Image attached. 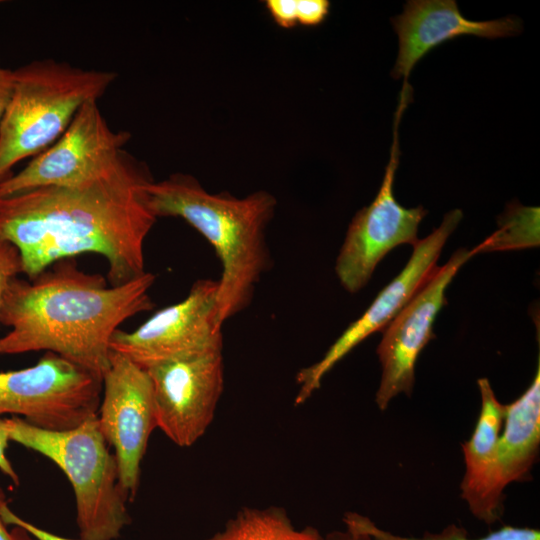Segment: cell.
I'll list each match as a JSON object with an SVG mask.
<instances>
[{
	"instance_id": "1",
	"label": "cell",
	"mask_w": 540,
	"mask_h": 540,
	"mask_svg": "<svg viewBox=\"0 0 540 540\" xmlns=\"http://www.w3.org/2000/svg\"><path fill=\"white\" fill-rule=\"evenodd\" d=\"M148 167L127 151L80 184L50 186L0 199V238L19 252L29 280L52 264L85 253L103 256L107 280L144 274V242L156 222L146 201Z\"/></svg>"
},
{
	"instance_id": "2",
	"label": "cell",
	"mask_w": 540,
	"mask_h": 540,
	"mask_svg": "<svg viewBox=\"0 0 540 540\" xmlns=\"http://www.w3.org/2000/svg\"><path fill=\"white\" fill-rule=\"evenodd\" d=\"M156 279L145 272L121 285L79 270L69 259L32 280L16 277L8 286L0 324V356L51 352L103 377L110 364L113 333L127 319L149 311Z\"/></svg>"
},
{
	"instance_id": "3",
	"label": "cell",
	"mask_w": 540,
	"mask_h": 540,
	"mask_svg": "<svg viewBox=\"0 0 540 540\" xmlns=\"http://www.w3.org/2000/svg\"><path fill=\"white\" fill-rule=\"evenodd\" d=\"M145 192L147 205L156 218L183 219L214 248L221 263L220 323L247 309L261 277L271 268L266 232L275 214L276 198L265 190L244 197L210 193L185 173L153 180Z\"/></svg>"
},
{
	"instance_id": "4",
	"label": "cell",
	"mask_w": 540,
	"mask_h": 540,
	"mask_svg": "<svg viewBox=\"0 0 540 540\" xmlns=\"http://www.w3.org/2000/svg\"><path fill=\"white\" fill-rule=\"evenodd\" d=\"M117 78L111 71L83 69L53 59L14 70V91L0 123V183L21 160L52 145L90 100Z\"/></svg>"
},
{
	"instance_id": "5",
	"label": "cell",
	"mask_w": 540,
	"mask_h": 540,
	"mask_svg": "<svg viewBox=\"0 0 540 540\" xmlns=\"http://www.w3.org/2000/svg\"><path fill=\"white\" fill-rule=\"evenodd\" d=\"M9 437L57 465L70 481L80 540H115L130 523L127 495L97 415L68 430H48L7 418Z\"/></svg>"
},
{
	"instance_id": "6",
	"label": "cell",
	"mask_w": 540,
	"mask_h": 540,
	"mask_svg": "<svg viewBox=\"0 0 540 540\" xmlns=\"http://www.w3.org/2000/svg\"><path fill=\"white\" fill-rule=\"evenodd\" d=\"M102 378L51 352L33 366L0 372V415H22L48 430H68L97 415Z\"/></svg>"
},
{
	"instance_id": "7",
	"label": "cell",
	"mask_w": 540,
	"mask_h": 540,
	"mask_svg": "<svg viewBox=\"0 0 540 540\" xmlns=\"http://www.w3.org/2000/svg\"><path fill=\"white\" fill-rule=\"evenodd\" d=\"M407 101L406 97H400L390 159L378 194L353 217L336 259L335 273L349 293L358 292L368 283L376 266L389 251L402 244L414 246L419 241V224L427 215L423 206L403 207L394 196L400 155L398 125Z\"/></svg>"
},
{
	"instance_id": "8",
	"label": "cell",
	"mask_w": 540,
	"mask_h": 540,
	"mask_svg": "<svg viewBox=\"0 0 540 540\" xmlns=\"http://www.w3.org/2000/svg\"><path fill=\"white\" fill-rule=\"evenodd\" d=\"M130 138L127 131L110 128L96 100L87 101L52 145L0 183V199L41 187L76 185L96 177L118 158Z\"/></svg>"
},
{
	"instance_id": "9",
	"label": "cell",
	"mask_w": 540,
	"mask_h": 540,
	"mask_svg": "<svg viewBox=\"0 0 540 540\" xmlns=\"http://www.w3.org/2000/svg\"><path fill=\"white\" fill-rule=\"evenodd\" d=\"M151 379L157 428L190 447L210 426L224 389L223 343L145 369Z\"/></svg>"
},
{
	"instance_id": "10",
	"label": "cell",
	"mask_w": 540,
	"mask_h": 540,
	"mask_svg": "<svg viewBox=\"0 0 540 540\" xmlns=\"http://www.w3.org/2000/svg\"><path fill=\"white\" fill-rule=\"evenodd\" d=\"M222 326L218 280L199 279L183 300L157 311L134 331L117 329L109 347L147 369L223 343Z\"/></svg>"
},
{
	"instance_id": "11",
	"label": "cell",
	"mask_w": 540,
	"mask_h": 540,
	"mask_svg": "<svg viewBox=\"0 0 540 540\" xmlns=\"http://www.w3.org/2000/svg\"><path fill=\"white\" fill-rule=\"evenodd\" d=\"M102 384L99 427L114 449L119 484L132 500L139 487L150 435L157 428L151 379L144 368L111 350Z\"/></svg>"
},
{
	"instance_id": "12",
	"label": "cell",
	"mask_w": 540,
	"mask_h": 540,
	"mask_svg": "<svg viewBox=\"0 0 540 540\" xmlns=\"http://www.w3.org/2000/svg\"><path fill=\"white\" fill-rule=\"evenodd\" d=\"M462 217L459 209L446 213L440 226L413 246L406 266L378 293L365 312L343 331L319 361L297 373L296 405L308 400L320 388L324 376L358 344L374 332L383 331L395 318L436 269L441 251Z\"/></svg>"
},
{
	"instance_id": "13",
	"label": "cell",
	"mask_w": 540,
	"mask_h": 540,
	"mask_svg": "<svg viewBox=\"0 0 540 540\" xmlns=\"http://www.w3.org/2000/svg\"><path fill=\"white\" fill-rule=\"evenodd\" d=\"M460 248L441 267H436L408 303L383 329L376 349L381 379L375 402L384 411L400 393L410 396L415 383V366L421 351L434 338L436 316L446 304L445 291L459 269L472 257Z\"/></svg>"
},
{
	"instance_id": "14",
	"label": "cell",
	"mask_w": 540,
	"mask_h": 540,
	"mask_svg": "<svg viewBox=\"0 0 540 540\" xmlns=\"http://www.w3.org/2000/svg\"><path fill=\"white\" fill-rule=\"evenodd\" d=\"M399 39L394 78L408 77L416 63L439 44L462 35L501 38L518 34L521 22L513 17L472 21L460 13L454 0H412L392 19Z\"/></svg>"
},
{
	"instance_id": "15",
	"label": "cell",
	"mask_w": 540,
	"mask_h": 540,
	"mask_svg": "<svg viewBox=\"0 0 540 540\" xmlns=\"http://www.w3.org/2000/svg\"><path fill=\"white\" fill-rule=\"evenodd\" d=\"M477 384L481 407L471 437L462 444L465 471L460 490L471 514L492 525L504 511V493L497 481V455L505 405L497 399L487 378L478 379Z\"/></svg>"
},
{
	"instance_id": "16",
	"label": "cell",
	"mask_w": 540,
	"mask_h": 540,
	"mask_svg": "<svg viewBox=\"0 0 540 540\" xmlns=\"http://www.w3.org/2000/svg\"><path fill=\"white\" fill-rule=\"evenodd\" d=\"M540 446V364L530 386L505 405V419L498 444L499 489L530 478Z\"/></svg>"
},
{
	"instance_id": "17",
	"label": "cell",
	"mask_w": 540,
	"mask_h": 540,
	"mask_svg": "<svg viewBox=\"0 0 540 540\" xmlns=\"http://www.w3.org/2000/svg\"><path fill=\"white\" fill-rule=\"evenodd\" d=\"M208 540H325L314 527L297 529L279 507L244 508Z\"/></svg>"
},
{
	"instance_id": "18",
	"label": "cell",
	"mask_w": 540,
	"mask_h": 540,
	"mask_svg": "<svg viewBox=\"0 0 540 540\" xmlns=\"http://www.w3.org/2000/svg\"><path fill=\"white\" fill-rule=\"evenodd\" d=\"M498 224L499 229L472 249V255L539 245V207L509 205Z\"/></svg>"
},
{
	"instance_id": "19",
	"label": "cell",
	"mask_w": 540,
	"mask_h": 540,
	"mask_svg": "<svg viewBox=\"0 0 540 540\" xmlns=\"http://www.w3.org/2000/svg\"><path fill=\"white\" fill-rule=\"evenodd\" d=\"M346 527L363 532L372 540H540V531L530 527L505 525L484 537L470 538L465 528L455 524L446 526L439 533H424L420 537L399 536L375 525L368 517L355 512L344 515Z\"/></svg>"
},
{
	"instance_id": "20",
	"label": "cell",
	"mask_w": 540,
	"mask_h": 540,
	"mask_svg": "<svg viewBox=\"0 0 540 540\" xmlns=\"http://www.w3.org/2000/svg\"><path fill=\"white\" fill-rule=\"evenodd\" d=\"M22 273L18 250L10 242L0 238V313L9 284Z\"/></svg>"
},
{
	"instance_id": "21",
	"label": "cell",
	"mask_w": 540,
	"mask_h": 540,
	"mask_svg": "<svg viewBox=\"0 0 540 540\" xmlns=\"http://www.w3.org/2000/svg\"><path fill=\"white\" fill-rule=\"evenodd\" d=\"M330 2L327 0H296L297 23L303 26H317L328 16Z\"/></svg>"
},
{
	"instance_id": "22",
	"label": "cell",
	"mask_w": 540,
	"mask_h": 540,
	"mask_svg": "<svg viewBox=\"0 0 540 540\" xmlns=\"http://www.w3.org/2000/svg\"><path fill=\"white\" fill-rule=\"evenodd\" d=\"M265 6L278 26L290 29L298 24L296 0H267Z\"/></svg>"
},
{
	"instance_id": "23",
	"label": "cell",
	"mask_w": 540,
	"mask_h": 540,
	"mask_svg": "<svg viewBox=\"0 0 540 540\" xmlns=\"http://www.w3.org/2000/svg\"><path fill=\"white\" fill-rule=\"evenodd\" d=\"M2 517L7 525L23 528L36 540H75L56 535L20 518L10 510L8 505L3 508Z\"/></svg>"
},
{
	"instance_id": "24",
	"label": "cell",
	"mask_w": 540,
	"mask_h": 540,
	"mask_svg": "<svg viewBox=\"0 0 540 540\" xmlns=\"http://www.w3.org/2000/svg\"><path fill=\"white\" fill-rule=\"evenodd\" d=\"M10 440L7 418L0 417V470L5 474L15 485L20 484V479L11 462L7 458L6 449Z\"/></svg>"
},
{
	"instance_id": "25",
	"label": "cell",
	"mask_w": 540,
	"mask_h": 540,
	"mask_svg": "<svg viewBox=\"0 0 540 540\" xmlns=\"http://www.w3.org/2000/svg\"><path fill=\"white\" fill-rule=\"evenodd\" d=\"M5 491L0 486V540H36L27 531L18 526L9 529L2 517V510L7 506Z\"/></svg>"
},
{
	"instance_id": "26",
	"label": "cell",
	"mask_w": 540,
	"mask_h": 540,
	"mask_svg": "<svg viewBox=\"0 0 540 540\" xmlns=\"http://www.w3.org/2000/svg\"><path fill=\"white\" fill-rule=\"evenodd\" d=\"M14 91V70L0 66V123L10 104Z\"/></svg>"
},
{
	"instance_id": "27",
	"label": "cell",
	"mask_w": 540,
	"mask_h": 540,
	"mask_svg": "<svg viewBox=\"0 0 540 540\" xmlns=\"http://www.w3.org/2000/svg\"><path fill=\"white\" fill-rule=\"evenodd\" d=\"M325 540H372L371 537L363 532L352 528L345 531H334L325 537Z\"/></svg>"
}]
</instances>
